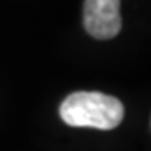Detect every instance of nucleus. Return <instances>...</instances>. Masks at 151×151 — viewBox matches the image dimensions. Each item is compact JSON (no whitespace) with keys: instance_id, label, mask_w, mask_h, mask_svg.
I'll return each mask as SVG.
<instances>
[{"instance_id":"obj_1","label":"nucleus","mask_w":151,"mask_h":151,"mask_svg":"<svg viewBox=\"0 0 151 151\" xmlns=\"http://www.w3.org/2000/svg\"><path fill=\"white\" fill-rule=\"evenodd\" d=\"M60 118L74 128L113 129L124 118L119 99L96 91H79L67 96L60 104Z\"/></svg>"},{"instance_id":"obj_2","label":"nucleus","mask_w":151,"mask_h":151,"mask_svg":"<svg viewBox=\"0 0 151 151\" xmlns=\"http://www.w3.org/2000/svg\"><path fill=\"white\" fill-rule=\"evenodd\" d=\"M84 27L94 39H113L121 30L119 0H86Z\"/></svg>"}]
</instances>
